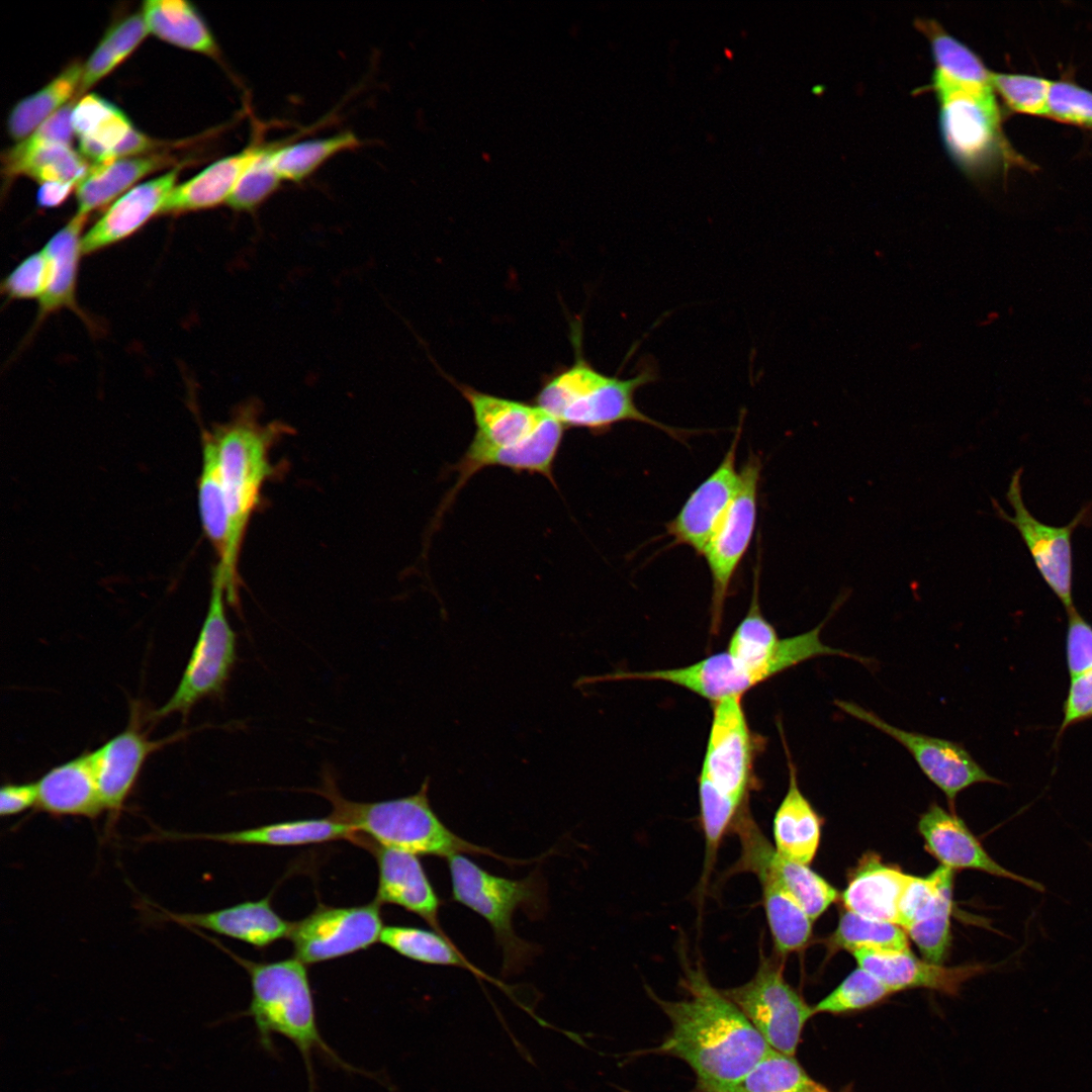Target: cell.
<instances>
[{
  "mask_svg": "<svg viewBox=\"0 0 1092 1092\" xmlns=\"http://www.w3.org/2000/svg\"><path fill=\"white\" fill-rule=\"evenodd\" d=\"M677 1001L649 995L671 1023L655 1050L685 1061L700 1092H737L747 1073L772 1049L742 1011L709 981L701 966L684 962Z\"/></svg>",
  "mask_w": 1092,
  "mask_h": 1092,
  "instance_id": "obj_1",
  "label": "cell"
},
{
  "mask_svg": "<svg viewBox=\"0 0 1092 1092\" xmlns=\"http://www.w3.org/2000/svg\"><path fill=\"white\" fill-rule=\"evenodd\" d=\"M452 383L471 408L475 431L461 458L450 468L457 478L438 510L439 517L469 479L488 467L539 474L555 485L553 469L565 430L555 418L535 402Z\"/></svg>",
  "mask_w": 1092,
  "mask_h": 1092,
  "instance_id": "obj_2",
  "label": "cell"
},
{
  "mask_svg": "<svg viewBox=\"0 0 1092 1092\" xmlns=\"http://www.w3.org/2000/svg\"><path fill=\"white\" fill-rule=\"evenodd\" d=\"M580 323H572L570 340L574 360L563 369L545 378L534 402L555 418L565 429H585L603 434L615 425L636 422L658 429L671 438L682 441L689 431L662 424L640 411L635 402L636 391L653 381L657 372L646 363L629 378L607 375L596 369L582 351Z\"/></svg>",
  "mask_w": 1092,
  "mask_h": 1092,
  "instance_id": "obj_3",
  "label": "cell"
},
{
  "mask_svg": "<svg viewBox=\"0 0 1092 1092\" xmlns=\"http://www.w3.org/2000/svg\"><path fill=\"white\" fill-rule=\"evenodd\" d=\"M223 950L242 965L250 976L251 1002L242 1015L253 1019L261 1048L275 1055L274 1034L291 1041L304 1062L308 1092H316L312 1066L315 1053L344 1071L371 1075L345 1062L323 1038L305 964L296 958L255 963Z\"/></svg>",
  "mask_w": 1092,
  "mask_h": 1092,
  "instance_id": "obj_4",
  "label": "cell"
},
{
  "mask_svg": "<svg viewBox=\"0 0 1092 1092\" xmlns=\"http://www.w3.org/2000/svg\"><path fill=\"white\" fill-rule=\"evenodd\" d=\"M429 779L413 795L378 802H354L339 792L334 776L325 770L321 788L308 789L327 799L331 816L365 833L373 842L414 854L450 857L468 853L488 855L507 863H525L502 856L463 839L451 831L433 810L429 800Z\"/></svg>",
  "mask_w": 1092,
  "mask_h": 1092,
  "instance_id": "obj_5",
  "label": "cell"
},
{
  "mask_svg": "<svg viewBox=\"0 0 1092 1092\" xmlns=\"http://www.w3.org/2000/svg\"><path fill=\"white\" fill-rule=\"evenodd\" d=\"M260 404L243 403L223 424L210 430L217 452L220 479L231 520L232 547L240 558L250 520L260 503L262 488L274 473L270 452L289 427L280 422L263 424Z\"/></svg>",
  "mask_w": 1092,
  "mask_h": 1092,
  "instance_id": "obj_6",
  "label": "cell"
},
{
  "mask_svg": "<svg viewBox=\"0 0 1092 1092\" xmlns=\"http://www.w3.org/2000/svg\"><path fill=\"white\" fill-rule=\"evenodd\" d=\"M452 898L483 917L490 925L503 952V969L518 971L533 957L532 944L513 928V916L523 909L533 917L545 907V889L537 875L511 880L490 874L463 854L447 858Z\"/></svg>",
  "mask_w": 1092,
  "mask_h": 1092,
  "instance_id": "obj_7",
  "label": "cell"
},
{
  "mask_svg": "<svg viewBox=\"0 0 1092 1092\" xmlns=\"http://www.w3.org/2000/svg\"><path fill=\"white\" fill-rule=\"evenodd\" d=\"M226 587L214 568L207 612L180 682L171 698L153 713L160 719L186 716L201 699L222 693L237 658V637L225 611Z\"/></svg>",
  "mask_w": 1092,
  "mask_h": 1092,
  "instance_id": "obj_8",
  "label": "cell"
},
{
  "mask_svg": "<svg viewBox=\"0 0 1092 1092\" xmlns=\"http://www.w3.org/2000/svg\"><path fill=\"white\" fill-rule=\"evenodd\" d=\"M785 958L759 954L753 977L738 987L724 989L730 999L770 1048L795 1056L806 1022L814 1015L802 995L784 975Z\"/></svg>",
  "mask_w": 1092,
  "mask_h": 1092,
  "instance_id": "obj_9",
  "label": "cell"
},
{
  "mask_svg": "<svg viewBox=\"0 0 1092 1092\" xmlns=\"http://www.w3.org/2000/svg\"><path fill=\"white\" fill-rule=\"evenodd\" d=\"M939 103V128L947 153L965 173L985 172L1004 154L1001 116L994 90L933 89Z\"/></svg>",
  "mask_w": 1092,
  "mask_h": 1092,
  "instance_id": "obj_10",
  "label": "cell"
},
{
  "mask_svg": "<svg viewBox=\"0 0 1092 1092\" xmlns=\"http://www.w3.org/2000/svg\"><path fill=\"white\" fill-rule=\"evenodd\" d=\"M758 744L748 725L742 697L714 703L698 784L747 805L748 794L754 785L753 763Z\"/></svg>",
  "mask_w": 1092,
  "mask_h": 1092,
  "instance_id": "obj_11",
  "label": "cell"
},
{
  "mask_svg": "<svg viewBox=\"0 0 1092 1092\" xmlns=\"http://www.w3.org/2000/svg\"><path fill=\"white\" fill-rule=\"evenodd\" d=\"M739 472L737 494L702 554L712 578V633H717L721 626L731 583L754 532L761 473L759 456L749 453Z\"/></svg>",
  "mask_w": 1092,
  "mask_h": 1092,
  "instance_id": "obj_12",
  "label": "cell"
},
{
  "mask_svg": "<svg viewBox=\"0 0 1092 1092\" xmlns=\"http://www.w3.org/2000/svg\"><path fill=\"white\" fill-rule=\"evenodd\" d=\"M1021 475V468L1013 473L1006 492L1014 515H1008L994 498L992 505L997 516L1018 531L1040 576L1068 611L1075 608L1072 595V536L1080 525L1091 518V506L1083 508L1066 526L1056 527L1041 523L1024 504Z\"/></svg>",
  "mask_w": 1092,
  "mask_h": 1092,
  "instance_id": "obj_13",
  "label": "cell"
},
{
  "mask_svg": "<svg viewBox=\"0 0 1092 1092\" xmlns=\"http://www.w3.org/2000/svg\"><path fill=\"white\" fill-rule=\"evenodd\" d=\"M834 705L904 746L925 777L944 794L949 810L953 812L958 795L967 788L980 783L1002 784L989 775L960 743L903 730L850 701L834 700Z\"/></svg>",
  "mask_w": 1092,
  "mask_h": 1092,
  "instance_id": "obj_14",
  "label": "cell"
},
{
  "mask_svg": "<svg viewBox=\"0 0 1092 1092\" xmlns=\"http://www.w3.org/2000/svg\"><path fill=\"white\" fill-rule=\"evenodd\" d=\"M380 906L375 900L353 907L321 906L292 922L288 938L294 958L310 965L368 948L379 941L384 927Z\"/></svg>",
  "mask_w": 1092,
  "mask_h": 1092,
  "instance_id": "obj_15",
  "label": "cell"
},
{
  "mask_svg": "<svg viewBox=\"0 0 1092 1092\" xmlns=\"http://www.w3.org/2000/svg\"><path fill=\"white\" fill-rule=\"evenodd\" d=\"M732 830L738 835L741 853L730 874L763 873L771 877L806 911L813 921L839 897L834 888L808 864L781 855L752 818L749 809L738 816Z\"/></svg>",
  "mask_w": 1092,
  "mask_h": 1092,
  "instance_id": "obj_16",
  "label": "cell"
},
{
  "mask_svg": "<svg viewBox=\"0 0 1092 1092\" xmlns=\"http://www.w3.org/2000/svg\"><path fill=\"white\" fill-rule=\"evenodd\" d=\"M953 886L954 871L939 864L925 877H912L899 906V926L934 964H944L951 947Z\"/></svg>",
  "mask_w": 1092,
  "mask_h": 1092,
  "instance_id": "obj_17",
  "label": "cell"
},
{
  "mask_svg": "<svg viewBox=\"0 0 1092 1092\" xmlns=\"http://www.w3.org/2000/svg\"><path fill=\"white\" fill-rule=\"evenodd\" d=\"M743 419L718 467L690 494L678 514L665 525L671 545H686L702 555L727 514L740 485L736 469Z\"/></svg>",
  "mask_w": 1092,
  "mask_h": 1092,
  "instance_id": "obj_18",
  "label": "cell"
},
{
  "mask_svg": "<svg viewBox=\"0 0 1092 1092\" xmlns=\"http://www.w3.org/2000/svg\"><path fill=\"white\" fill-rule=\"evenodd\" d=\"M917 830L924 847L940 866L958 870H975L997 878L1008 879L1034 891L1044 892L1037 881L1018 875L997 862L977 836L956 812L931 803L920 815Z\"/></svg>",
  "mask_w": 1092,
  "mask_h": 1092,
  "instance_id": "obj_19",
  "label": "cell"
},
{
  "mask_svg": "<svg viewBox=\"0 0 1092 1092\" xmlns=\"http://www.w3.org/2000/svg\"><path fill=\"white\" fill-rule=\"evenodd\" d=\"M371 849L378 867L375 901L392 904L418 915L435 931L446 935L439 921L440 899L417 854L382 846L362 837L360 843Z\"/></svg>",
  "mask_w": 1092,
  "mask_h": 1092,
  "instance_id": "obj_20",
  "label": "cell"
},
{
  "mask_svg": "<svg viewBox=\"0 0 1092 1092\" xmlns=\"http://www.w3.org/2000/svg\"><path fill=\"white\" fill-rule=\"evenodd\" d=\"M852 954L858 967L875 976L893 993L922 988L954 995L967 980L986 969L978 964L956 967L934 964L917 958L909 948H863L853 951Z\"/></svg>",
  "mask_w": 1092,
  "mask_h": 1092,
  "instance_id": "obj_21",
  "label": "cell"
},
{
  "mask_svg": "<svg viewBox=\"0 0 1092 1092\" xmlns=\"http://www.w3.org/2000/svg\"><path fill=\"white\" fill-rule=\"evenodd\" d=\"M202 462L197 497L201 526L210 542L226 586L228 602L239 603L238 562L232 547V529L226 499L220 479L217 452L210 431H202Z\"/></svg>",
  "mask_w": 1092,
  "mask_h": 1092,
  "instance_id": "obj_22",
  "label": "cell"
},
{
  "mask_svg": "<svg viewBox=\"0 0 1092 1092\" xmlns=\"http://www.w3.org/2000/svg\"><path fill=\"white\" fill-rule=\"evenodd\" d=\"M180 168L139 184L118 197L103 215L83 235L84 255L117 244L141 230L152 217L162 213L164 204L176 186Z\"/></svg>",
  "mask_w": 1092,
  "mask_h": 1092,
  "instance_id": "obj_23",
  "label": "cell"
},
{
  "mask_svg": "<svg viewBox=\"0 0 1092 1092\" xmlns=\"http://www.w3.org/2000/svg\"><path fill=\"white\" fill-rule=\"evenodd\" d=\"M163 741L149 740L132 722L90 752L101 801L111 823L119 816L148 756Z\"/></svg>",
  "mask_w": 1092,
  "mask_h": 1092,
  "instance_id": "obj_24",
  "label": "cell"
},
{
  "mask_svg": "<svg viewBox=\"0 0 1092 1092\" xmlns=\"http://www.w3.org/2000/svg\"><path fill=\"white\" fill-rule=\"evenodd\" d=\"M159 915L192 930L206 929L259 948L288 937L292 927V922L275 912L269 897L203 913H173L160 908Z\"/></svg>",
  "mask_w": 1092,
  "mask_h": 1092,
  "instance_id": "obj_25",
  "label": "cell"
},
{
  "mask_svg": "<svg viewBox=\"0 0 1092 1092\" xmlns=\"http://www.w3.org/2000/svg\"><path fill=\"white\" fill-rule=\"evenodd\" d=\"M912 875L866 852L847 874L840 894L843 908L858 915L899 925V906Z\"/></svg>",
  "mask_w": 1092,
  "mask_h": 1092,
  "instance_id": "obj_26",
  "label": "cell"
},
{
  "mask_svg": "<svg viewBox=\"0 0 1092 1092\" xmlns=\"http://www.w3.org/2000/svg\"><path fill=\"white\" fill-rule=\"evenodd\" d=\"M88 216L75 215L43 246L49 261V278L44 293L38 300L34 327L62 309H70L92 327L88 316L77 303V278L82 251L83 229Z\"/></svg>",
  "mask_w": 1092,
  "mask_h": 1092,
  "instance_id": "obj_27",
  "label": "cell"
},
{
  "mask_svg": "<svg viewBox=\"0 0 1092 1092\" xmlns=\"http://www.w3.org/2000/svg\"><path fill=\"white\" fill-rule=\"evenodd\" d=\"M36 786V808L52 816L94 819L104 811L90 752L54 766Z\"/></svg>",
  "mask_w": 1092,
  "mask_h": 1092,
  "instance_id": "obj_28",
  "label": "cell"
},
{
  "mask_svg": "<svg viewBox=\"0 0 1092 1092\" xmlns=\"http://www.w3.org/2000/svg\"><path fill=\"white\" fill-rule=\"evenodd\" d=\"M158 834L160 835V838L175 840L203 839L229 844L268 846L304 845L339 839H348L357 843L360 837L359 833L351 826L336 820L331 815L327 818L278 822L230 832H160Z\"/></svg>",
  "mask_w": 1092,
  "mask_h": 1092,
  "instance_id": "obj_29",
  "label": "cell"
},
{
  "mask_svg": "<svg viewBox=\"0 0 1092 1092\" xmlns=\"http://www.w3.org/2000/svg\"><path fill=\"white\" fill-rule=\"evenodd\" d=\"M786 753L789 783L772 821L774 846L786 858L809 864L819 848L823 818L800 790L796 765Z\"/></svg>",
  "mask_w": 1092,
  "mask_h": 1092,
  "instance_id": "obj_30",
  "label": "cell"
},
{
  "mask_svg": "<svg viewBox=\"0 0 1092 1092\" xmlns=\"http://www.w3.org/2000/svg\"><path fill=\"white\" fill-rule=\"evenodd\" d=\"M259 143V139L253 141L241 152L213 162L191 179L176 185L162 213L180 214L228 203Z\"/></svg>",
  "mask_w": 1092,
  "mask_h": 1092,
  "instance_id": "obj_31",
  "label": "cell"
},
{
  "mask_svg": "<svg viewBox=\"0 0 1092 1092\" xmlns=\"http://www.w3.org/2000/svg\"><path fill=\"white\" fill-rule=\"evenodd\" d=\"M171 161L162 154H148L91 164L76 187V213L88 216L107 206L140 179L167 167Z\"/></svg>",
  "mask_w": 1092,
  "mask_h": 1092,
  "instance_id": "obj_32",
  "label": "cell"
},
{
  "mask_svg": "<svg viewBox=\"0 0 1092 1092\" xmlns=\"http://www.w3.org/2000/svg\"><path fill=\"white\" fill-rule=\"evenodd\" d=\"M915 26L927 37L935 64L932 89L962 87L993 90L991 71L965 43L950 35L934 19H916Z\"/></svg>",
  "mask_w": 1092,
  "mask_h": 1092,
  "instance_id": "obj_33",
  "label": "cell"
},
{
  "mask_svg": "<svg viewBox=\"0 0 1092 1092\" xmlns=\"http://www.w3.org/2000/svg\"><path fill=\"white\" fill-rule=\"evenodd\" d=\"M72 123L80 154L92 164L111 161L114 152L133 128L127 116L96 94L76 102Z\"/></svg>",
  "mask_w": 1092,
  "mask_h": 1092,
  "instance_id": "obj_34",
  "label": "cell"
},
{
  "mask_svg": "<svg viewBox=\"0 0 1092 1092\" xmlns=\"http://www.w3.org/2000/svg\"><path fill=\"white\" fill-rule=\"evenodd\" d=\"M142 14L149 32L181 49L219 59L217 42L196 8L183 0H148Z\"/></svg>",
  "mask_w": 1092,
  "mask_h": 1092,
  "instance_id": "obj_35",
  "label": "cell"
},
{
  "mask_svg": "<svg viewBox=\"0 0 1092 1092\" xmlns=\"http://www.w3.org/2000/svg\"><path fill=\"white\" fill-rule=\"evenodd\" d=\"M761 889V904L775 953L782 958L803 950L813 936V920L800 904L771 877L754 875Z\"/></svg>",
  "mask_w": 1092,
  "mask_h": 1092,
  "instance_id": "obj_36",
  "label": "cell"
},
{
  "mask_svg": "<svg viewBox=\"0 0 1092 1092\" xmlns=\"http://www.w3.org/2000/svg\"><path fill=\"white\" fill-rule=\"evenodd\" d=\"M83 65L75 62L64 69L46 86L21 99L10 111L8 132L16 142L28 136L42 122L72 101L77 95Z\"/></svg>",
  "mask_w": 1092,
  "mask_h": 1092,
  "instance_id": "obj_37",
  "label": "cell"
},
{
  "mask_svg": "<svg viewBox=\"0 0 1092 1092\" xmlns=\"http://www.w3.org/2000/svg\"><path fill=\"white\" fill-rule=\"evenodd\" d=\"M379 941L410 960L428 965L463 968L478 977L490 979L473 966L448 936L434 929L384 926Z\"/></svg>",
  "mask_w": 1092,
  "mask_h": 1092,
  "instance_id": "obj_38",
  "label": "cell"
},
{
  "mask_svg": "<svg viewBox=\"0 0 1092 1092\" xmlns=\"http://www.w3.org/2000/svg\"><path fill=\"white\" fill-rule=\"evenodd\" d=\"M352 131L287 144L276 142L272 163L281 180L301 182L335 155L361 146Z\"/></svg>",
  "mask_w": 1092,
  "mask_h": 1092,
  "instance_id": "obj_39",
  "label": "cell"
},
{
  "mask_svg": "<svg viewBox=\"0 0 1092 1092\" xmlns=\"http://www.w3.org/2000/svg\"><path fill=\"white\" fill-rule=\"evenodd\" d=\"M829 953L847 950L851 953L858 949L909 948V938L905 930L891 922L868 918L843 908L835 930L825 939Z\"/></svg>",
  "mask_w": 1092,
  "mask_h": 1092,
  "instance_id": "obj_40",
  "label": "cell"
},
{
  "mask_svg": "<svg viewBox=\"0 0 1092 1092\" xmlns=\"http://www.w3.org/2000/svg\"><path fill=\"white\" fill-rule=\"evenodd\" d=\"M148 33L142 12L126 16L112 25L83 65L77 95L87 91L121 64Z\"/></svg>",
  "mask_w": 1092,
  "mask_h": 1092,
  "instance_id": "obj_41",
  "label": "cell"
},
{
  "mask_svg": "<svg viewBox=\"0 0 1092 1092\" xmlns=\"http://www.w3.org/2000/svg\"><path fill=\"white\" fill-rule=\"evenodd\" d=\"M87 160L69 145H54L39 149L4 170L8 178L24 175L37 181L73 182L78 184L89 169Z\"/></svg>",
  "mask_w": 1092,
  "mask_h": 1092,
  "instance_id": "obj_42",
  "label": "cell"
},
{
  "mask_svg": "<svg viewBox=\"0 0 1092 1092\" xmlns=\"http://www.w3.org/2000/svg\"><path fill=\"white\" fill-rule=\"evenodd\" d=\"M817 1085L794 1056L771 1049L743 1078L737 1092H811Z\"/></svg>",
  "mask_w": 1092,
  "mask_h": 1092,
  "instance_id": "obj_43",
  "label": "cell"
},
{
  "mask_svg": "<svg viewBox=\"0 0 1092 1092\" xmlns=\"http://www.w3.org/2000/svg\"><path fill=\"white\" fill-rule=\"evenodd\" d=\"M273 144L261 141L251 162L239 179L228 204L237 211H254L279 187L281 179L273 163Z\"/></svg>",
  "mask_w": 1092,
  "mask_h": 1092,
  "instance_id": "obj_44",
  "label": "cell"
},
{
  "mask_svg": "<svg viewBox=\"0 0 1092 1092\" xmlns=\"http://www.w3.org/2000/svg\"><path fill=\"white\" fill-rule=\"evenodd\" d=\"M894 993L875 976L858 967L832 992L813 1006L814 1014H841L878 1004Z\"/></svg>",
  "mask_w": 1092,
  "mask_h": 1092,
  "instance_id": "obj_45",
  "label": "cell"
},
{
  "mask_svg": "<svg viewBox=\"0 0 1092 1092\" xmlns=\"http://www.w3.org/2000/svg\"><path fill=\"white\" fill-rule=\"evenodd\" d=\"M991 84L1011 110L1045 116L1052 81L1036 76L992 72Z\"/></svg>",
  "mask_w": 1092,
  "mask_h": 1092,
  "instance_id": "obj_46",
  "label": "cell"
},
{
  "mask_svg": "<svg viewBox=\"0 0 1092 1092\" xmlns=\"http://www.w3.org/2000/svg\"><path fill=\"white\" fill-rule=\"evenodd\" d=\"M73 100L42 122L28 136L17 143L3 155V170L18 163L33 152L54 145H71L74 134L72 114Z\"/></svg>",
  "mask_w": 1092,
  "mask_h": 1092,
  "instance_id": "obj_47",
  "label": "cell"
},
{
  "mask_svg": "<svg viewBox=\"0 0 1092 1092\" xmlns=\"http://www.w3.org/2000/svg\"><path fill=\"white\" fill-rule=\"evenodd\" d=\"M1046 117L1092 127V92L1067 81H1052Z\"/></svg>",
  "mask_w": 1092,
  "mask_h": 1092,
  "instance_id": "obj_48",
  "label": "cell"
},
{
  "mask_svg": "<svg viewBox=\"0 0 1092 1092\" xmlns=\"http://www.w3.org/2000/svg\"><path fill=\"white\" fill-rule=\"evenodd\" d=\"M49 278V261L43 249L24 258L2 280L1 291L10 300H39Z\"/></svg>",
  "mask_w": 1092,
  "mask_h": 1092,
  "instance_id": "obj_49",
  "label": "cell"
},
{
  "mask_svg": "<svg viewBox=\"0 0 1092 1092\" xmlns=\"http://www.w3.org/2000/svg\"><path fill=\"white\" fill-rule=\"evenodd\" d=\"M1067 612L1066 659L1070 678L1092 670V625L1076 608Z\"/></svg>",
  "mask_w": 1092,
  "mask_h": 1092,
  "instance_id": "obj_50",
  "label": "cell"
},
{
  "mask_svg": "<svg viewBox=\"0 0 1092 1092\" xmlns=\"http://www.w3.org/2000/svg\"><path fill=\"white\" fill-rule=\"evenodd\" d=\"M1070 679L1060 733L1074 724L1092 718V670Z\"/></svg>",
  "mask_w": 1092,
  "mask_h": 1092,
  "instance_id": "obj_51",
  "label": "cell"
},
{
  "mask_svg": "<svg viewBox=\"0 0 1092 1092\" xmlns=\"http://www.w3.org/2000/svg\"><path fill=\"white\" fill-rule=\"evenodd\" d=\"M37 803V786L35 783L4 784L0 790V815L10 817L17 815Z\"/></svg>",
  "mask_w": 1092,
  "mask_h": 1092,
  "instance_id": "obj_52",
  "label": "cell"
},
{
  "mask_svg": "<svg viewBox=\"0 0 1092 1092\" xmlns=\"http://www.w3.org/2000/svg\"><path fill=\"white\" fill-rule=\"evenodd\" d=\"M77 185L73 182H47L40 184L36 195L38 206L51 208L60 205Z\"/></svg>",
  "mask_w": 1092,
  "mask_h": 1092,
  "instance_id": "obj_53",
  "label": "cell"
},
{
  "mask_svg": "<svg viewBox=\"0 0 1092 1092\" xmlns=\"http://www.w3.org/2000/svg\"><path fill=\"white\" fill-rule=\"evenodd\" d=\"M811 1092H828V1091H827V1090H825V1089H824L823 1087H821L820 1085H817V1087H816L815 1089H813V1090H812Z\"/></svg>",
  "mask_w": 1092,
  "mask_h": 1092,
  "instance_id": "obj_54",
  "label": "cell"
}]
</instances>
